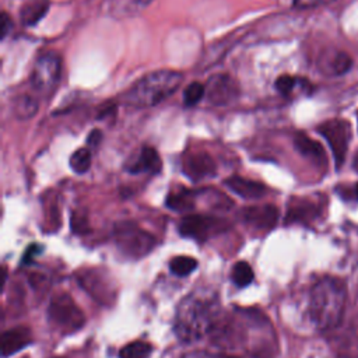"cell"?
<instances>
[{"label": "cell", "mask_w": 358, "mask_h": 358, "mask_svg": "<svg viewBox=\"0 0 358 358\" xmlns=\"http://www.w3.org/2000/svg\"><path fill=\"white\" fill-rule=\"evenodd\" d=\"M238 84L228 74H215L206 84V98L208 103L222 106L231 103L238 96Z\"/></svg>", "instance_id": "cell-10"}, {"label": "cell", "mask_w": 358, "mask_h": 358, "mask_svg": "<svg viewBox=\"0 0 358 358\" xmlns=\"http://www.w3.org/2000/svg\"><path fill=\"white\" fill-rule=\"evenodd\" d=\"M220 320V301L215 294L194 292L183 298L176 309L173 330L183 343H194L211 333Z\"/></svg>", "instance_id": "cell-1"}, {"label": "cell", "mask_w": 358, "mask_h": 358, "mask_svg": "<svg viewBox=\"0 0 358 358\" xmlns=\"http://www.w3.org/2000/svg\"><path fill=\"white\" fill-rule=\"evenodd\" d=\"M197 267V260L190 256H175L169 262V270L178 277H186Z\"/></svg>", "instance_id": "cell-22"}, {"label": "cell", "mask_w": 358, "mask_h": 358, "mask_svg": "<svg viewBox=\"0 0 358 358\" xmlns=\"http://www.w3.org/2000/svg\"><path fill=\"white\" fill-rule=\"evenodd\" d=\"M78 285L98 303L110 305L116 298V287L106 270L85 268L77 274Z\"/></svg>", "instance_id": "cell-6"}, {"label": "cell", "mask_w": 358, "mask_h": 358, "mask_svg": "<svg viewBox=\"0 0 358 358\" xmlns=\"http://www.w3.org/2000/svg\"><path fill=\"white\" fill-rule=\"evenodd\" d=\"M303 84H306L305 80H301V78H296V77H292L288 74H282L275 80L274 87L281 95L289 96L298 85H303Z\"/></svg>", "instance_id": "cell-25"}, {"label": "cell", "mask_w": 358, "mask_h": 358, "mask_svg": "<svg viewBox=\"0 0 358 358\" xmlns=\"http://www.w3.org/2000/svg\"><path fill=\"white\" fill-rule=\"evenodd\" d=\"M113 239L120 253L131 259L144 257L154 249L157 243L154 235L130 221L117 222L115 225Z\"/></svg>", "instance_id": "cell-4"}, {"label": "cell", "mask_w": 358, "mask_h": 358, "mask_svg": "<svg viewBox=\"0 0 358 358\" xmlns=\"http://www.w3.org/2000/svg\"><path fill=\"white\" fill-rule=\"evenodd\" d=\"M182 80L183 76L172 70L148 73L123 94V101L136 108H150L158 105L179 88Z\"/></svg>", "instance_id": "cell-3"}, {"label": "cell", "mask_w": 358, "mask_h": 358, "mask_svg": "<svg viewBox=\"0 0 358 358\" xmlns=\"http://www.w3.org/2000/svg\"><path fill=\"white\" fill-rule=\"evenodd\" d=\"M137 1H138L141 6H145V4H148V3L152 1V0H137Z\"/></svg>", "instance_id": "cell-34"}, {"label": "cell", "mask_w": 358, "mask_h": 358, "mask_svg": "<svg viewBox=\"0 0 358 358\" xmlns=\"http://www.w3.org/2000/svg\"><path fill=\"white\" fill-rule=\"evenodd\" d=\"M294 145H295V150L302 157H305L310 162L316 164L317 166H326L327 165V158H326V154H324V150H323L322 144L312 140L305 133H298L295 136Z\"/></svg>", "instance_id": "cell-15"}, {"label": "cell", "mask_w": 358, "mask_h": 358, "mask_svg": "<svg viewBox=\"0 0 358 358\" xmlns=\"http://www.w3.org/2000/svg\"><path fill=\"white\" fill-rule=\"evenodd\" d=\"M182 168L185 175L194 182H199L215 175V169H217L214 159L204 151L187 152L183 158Z\"/></svg>", "instance_id": "cell-12"}, {"label": "cell", "mask_w": 358, "mask_h": 358, "mask_svg": "<svg viewBox=\"0 0 358 358\" xmlns=\"http://www.w3.org/2000/svg\"><path fill=\"white\" fill-rule=\"evenodd\" d=\"M62 73V60L53 53L48 52L39 56L34 64L31 73V84L32 87L43 95L50 94L59 83Z\"/></svg>", "instance_id": "cell-8"}, {"label": "cell", "mask_w": 358, "mask_h": 358, "mask_svg": "<svg viewBox=\"0 0 358 358\" xmlns=\"http://www.w3.org/2000/svg\"><path fill=\"white\" fill-rule=\"evenodd\" d=\"M101 137H102V134H101L99 130H92V131L90 133V136H88V140H87L88 145H92V147L98 145L99 141H101Z\"/></svg>", "instance_id": "cell-32"}, {"label": "cell", "mask_w": 358, "mask_h": 358, "mask_svg": "<svg viewBox=\"0 0 358 358\" xmlns=\"http://www.w3.org/2000/svg\"><path fill=\"white\" fill-rule=\"evenodd\" d=\"M91 166V151L88 148H78L70 157V168L76 173H85Z\"/></svg>", "instance_id": "cell-24"}, {"label": "cell", "mask_w": 358, "mask_h": 358, "mask_svg": "<svg viewBox=\"0 0 358 358\" xmlns=\"http://www.w3.org/2000/svg\"><path fill=\"white\" fill-rule=\"evenodd\" d=\"M49 6V0H28L20 11L21 22L25 27H32L38 24L46 15Z\"/></svg>", "instance_id": "cell-19"}, {"label": "cell", "mask_w": 358, "mask_h": 358, "mask_svg": "<svg viewBox=\"0 0 358 358\" xmlns=\"http://www.w3.org/2000/svg\"><path fill=\"white\" fill-rule=\"evenodd\" d=\"M354 169L358 172V151H357V154H355V157H354Z\"/></svg>", "instance_id": "cell-33"}, {"label": "cell", "mask_w": 358, "mask_h": 358, "mask_svg": "<svg viewBox=\"0 0 358 358\" xmlns=\"http://www.w3.org/2000/svg\"><path fill=\"white\" fill-rule=\"evenodd\" d=\"M253 277H255V274H253V270L249 263L238 262L234 264L232 271H231V280L236 287L243 288V287L249 285L253 281Z\"/></svg>", "instance_id": "cell-23"}, {"label": "cell", "mask_w": 358, "mask_h": 358, "mask_svg": "<svg viewBox=\"0 0 358 358\" xmlns=\"http://www.w3.org/2000/svg\"><path fill=\"white\" fill-rule=\"evenodd\" d=\"M48 320L60 333L71 334L84 326L85 315L69 294L60 292L49 302Z\"/></svg>", "instance_id": "cell-5"}, {"label": "cell", "mask_w": 358, "mask_h": 358, "mask_svg": "<svg viewBox=\"0 0 358 358\" xmlns=\"http://www.w3.org/2000/svg\"><path fill=\"white\" fill-rule=\"evenodd\" d=\"M355 194H357V199H358V183H357V186H355Z\"/></svg>", "instance_id": "cell-35"}, {"label": "cell", "mask_w": 358, "mask_h": 358, "mask_svg": "<svg viewBox=\"0 0 358 358\" xmlns=\"http://www.w3.org/2000/svg\"><path fill=\"white\" fill-rule=\"evenodd\" d=\"M336 0H294V7L296 8H313L320 7L329 3H333Z\"/></svg>", "instance_id": "cell-29"}, {"label": "cell", "mask_w": 358, "mask_h": 358, "mask_svg": "<svg viewBox=\"0 0 358 358\" xmlns=\"http://www.w3.org/2000/svg\"><path fill=\"white\" fill-rule=\"evenodd\" d=\"M152 352V345L147 341H131L119 351V358H148Z\"/></svg>", "instance_id": "cell-21"}, {"label": "cell", "mask_w": 358, "mask_h": 358, "mask_svg": "<svg viewBox=\"0 0 358 358\" xmlns=\"http://www.w3.org/2000/svg\"><path fill=\"white\" fill-rule=\"evenodd\" d=\"M13 22L8 17L7 13H1V18H0V38L4 39L7 36V34L11 31Z\"/></svg>", "instance_id": "cell-30"}, {"label": "cell", "mask_w": 358, "mask_h": 358, "mask_svg": "<svg viewBox=\"0 0 358 358\" xmlns=\"http://www.w3.org/2000/svg\"><path fill=\"white\" fill-rule=\"evenodd\" d=\"M347 288L344 281L333 277L319 280L309 295V313L319 330H330L340 324L345 308Z\"/></svg>", "instance_id": "cell-2"}, {"label": "cell", "mask_w": 358, "mask_h": 358, "mask_svg": "<svg viewBox=\"0 0 358 358\" xmlns=\"http://www.w3.org/2000/svg\"><path fill=\"white\" fill-rule=\"evenodd\" d=\"M229 228V222L224 218L204 214H189L179 222V232L185 238L206 242L214 235L222 234Z\"/></svg>", "instance_id": "cell-7"}, {"label": "cell", "mask_w": 358, "mask_h": 358, "mask_svg": "<svg viewBox=\"0 0 358 358\" xmlns=\"http://www.w3.org/2000/svg\"><path fill=\"white\" fill-rule=\"evenodd\" d=\"M221 358H238V357H225V355H221Z\"/></svg>", "instance_id": "cell-36"}, {"label": "cell", "mask_w": 358, "mask_h": 358, "mask_svg": "<svg viewBox=\"0 0 358 358\" xmlns=\"http://www.w3.org/2000/svg\"><path fill=\"white\" fill-rule=\"evenodd\" d=\"M200 196V190H189V189H178L175 192H171L166 197V206L179 213L190 211L196 207L197 197Z\"/></svg>", "instance_id": "cell-18"}, {"label": "cell", "mask_w": 358, "mask_h": 358, "mask_svg": "<svg viewBox=\"0 0 358 358\" xmlns=\"http://www.w3.org/2000/svg\"><path fill=\"white\" fill-rule=\"evenodd\" d=\"M57 358H63V357H57Z\"/></svg>", "instance_id": "cell-37"}, {"label": "cell", "mask_w": 358, "mask_h": 358, "mask_svg": "<svg viewBox=\"0 0 358 358\" xmlns=\"http://www.w3.org/2000/svg\"><path fill=\"white\" fill-rule=\"evenodd\" d=\"M162 161L154 147L144 145L126 165V171L130 173H151L155 175L161 171Z\"/></svg>", "instance_id": "cell-13"}, {"label": "cell", "mask_w": 358, "mask_h": 358, "mask_svg": "<svg viewBox=\"0 0 358 358\" xmlns=\"http://www.w3.org/2000/svg\"><path fill=\"white\" fill-rule=\"evenodd\" d=\"M32 343V333L28 327L18 326L10 330H6L1 334L0 340V350H1V357L7 358L8 355H13L27 345Z\"/></svg>", "instance_id": "cell-14"}, {"label": "cell", "mask_w": 358, "mask_h": 358, "mask_svg": "<svg viewBox=\"0 0 358 358\" xmlns=\"http://www.w3.org/2000/svg\"><path fill=\"white\" fill-rule=\"evenodd\" d=\"M224 185L242 199H260L267 192L263 183L241 176H231L224 180Z\"/></svg>", "instance_id": "cell-16"}, {"label": "cell", "mask_w": 358, "mask_h": 358, "mask_svg": "<svg viewBox=\"0 0 358 358\" xmlns=\"http://www.w3.org/2000/svg\"><path fill=\"white\" fill-rule=\"evenodd\" d=\"M317 206L306 199H294L289 203L285 222H309L317 217Z\"/></svg>", "instance_id": "cell-17"}, {"label": "cell", "mask_w": 358, "mask_h": 358, "mask_svg": "<svg viewBox=\"0 0 358 358\" xmlns=\"http://www.w3.org/2000/svg\"><path fill=\"white\" fill-rule=\"evenodd\" d=\"M178 358H221V355H213L207 351H190V352H185Z\"/></svg>", "instance_id": "cell-31"}, {"label": "cell", "mask_w": 358, "mask_h": 358, "mask_svg": "<svg viewBox=\"0 0 358 358\" xmlns=\"http://www.w3.org/2000/svg\"><path fill=\"white\" fill-rule=\"evenodd\" d=\"M42 252V246L39 243H32L27 248V250L22 255V264H29L34 262V259Z\"/></svg>", "instance_id": "cell-28"}, {"label": "cell", "mask_w": 358, "mask_h": 358, "mask_svg": "<svg viewBox=\"0 0 358 358\" xmlns=\"http://www.w3.org/2000/svg\"><path fill=\"white\" fill-rule=\"evenodd\" d=\"M317 131L327 140L330 150L333 152L336 168L340 169V166H343L345 161L348 145H350V138H351L350 123L343 119H330L319 124Z\"/></svg>", "instance_id": "cell-9"}, {"label": "cell", "mask_w": 358, "mask_h": 358, "mask_svg": "<svg viewBox=\"0 0 358 358\" xmlns=\"http://www.w3.org/2000/svg\"><path fill=\"white\" fill-rule=\"evenodd\" d=\"M13 110L18 119H22V120L31 119L38 112V101H36V98L27 95V94L20 95L14 101Z\"/></svg>", "instance_id": "cell-20"}, {"label": "cell", "mask_w": 358, "mask_h": 358, "mask_svg": "<svg viewBox=\"0 0 358 358\" xmlns=\"http://www.w3.org/2000/svg\"><path fill=\"white\" fill-rule=\"evenodd\" d=\"M351 66H352L351 57L345 52H337L329 63V70L331 71V74L338 76V74L347 73L351 69Z\"/></svg>", "instance_id": "cell-27"}, {"label": "cell", "mask_w": 358, "mask_h": 358, "mask_svg": "<svg viewBox=\"0 0 358 358\" xmlns=\"http://www.w3.org/2000/svg\"><path fill=\"white\" fill-rule=\"evenodd\" d=\"M206 96V85L201 83H192L189 84L183 91V103L186 106H193L201 101V98Z\"/></svg>", "instance_id": "cell-26"}, {"label": "cell", "mask_w": 358, "mask_h": 358, "mask_svg": "<svg viewBox=\"0 0 358 358\" xmlns=\"http://www.w3.org/2000/svg\"><path fill=\"white\" fill-rule=\"evenodd\" d=\"M243 224L252 227L257 231H268L275 227L278 221V208L273 204L250 206L241 211L239 214Z\"/></svg>", "instance_id": "cell-11"}]
</instances>
